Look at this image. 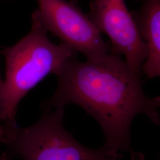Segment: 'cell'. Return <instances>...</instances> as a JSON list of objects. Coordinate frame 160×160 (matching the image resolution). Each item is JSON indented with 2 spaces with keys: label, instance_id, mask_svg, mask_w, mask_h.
I'll return each instance as SVG.
<instances>
[{
  "label": "cell",
  "instance_id": "obj_9",
  "mask_svg": "<svg viewBox=\"0 0 160 160\" xmlns=\"http://www.w3.org/2000/svg\"><path fill=\"white\" fill-rule=\"evenodd\" d=\"M2 86H3V80L1 78V76L0 74V97H1V92H2Z\"/></svg>",
  "mask_w": 160,
  "mask_h": 160
},
{
  "label": "cell",
  "instance_id": "obj_5",
  "mask_svg": "<svg viewBox=\"0 0 160 160\" xmlns=\"http://www.w3.org/2000/svg\"><path fill=\"white\" fill-rule=\"evenodd\" d=\"M90 7L87 16L101 33L109 37L110 53L123 56L133 71L142 73L147 49L125 0H92Z\"/></svg>",
  "mask_w": 160,
  "mask_h": 160
},
{
  "label": "cell",
  "instance_id": "obj_8",
  "mask_svg": "<svg viewBox=\"0 0 160 160\" xmlns=\"http://www.w3.org/2000/svg\"><path fill=\"white\" fill-rule=\"evenodd\" d=\"M12 158L6 152H3L2 154L0 155V160H10Z\"/></svg>",
  "mask_w": 160,
  "mask_h": 160
},
{
  "label": "cell",
  "instance_id": "obj_1",
  "mask_svg": "<svg viewBox=\"0 0 160 160\" xmlns=\"http://www.w3.org/2000/svg\"><path fill=\"white\" fill-rule=\"evenodd\" d=\"M142 73H136L119 55L109 53L97 61L81 62L76 56L58 69L57 89L43 109L65 108L69 104L81 107L95 119L105 138L103 145L110 153L131 155L143 160L131 145V127L138 114H143L160 125V98L143 92Z\"/></svg>",
  "mask_w": 160,
  "mask_h": 160
},
{
  "label": "cell",
  "instance_id": "obj_2",
  "mask_svg": "<svg viewBox=\"0 0 160 160\" xmlns=\"http://www.w3.org/2000/svg\"><path fill=\"white\" fill-rule=\"evenodd\" d=\"M29 33L16 44L6 48V77L0 97V120L6 137L17 128L16 116L23 98L50 74H55L68 59L77 52L62 43L56 44L48 36L36 11Z\"/></svg>",
  "mask_w": 160,
  "mask_h": 160
},
{
  "label": "cell",
  "instance_id": "obj_4",
  "mask_svg": "<svg viewBox=\"0 0 160 160\" xmlns=\"http://www.w3.org/2000/svg\"><path fill=\"white\" fill-rule=\"evenodd\" d=\"M36 12L47 31L57 36L61 43L88 61H97L110 52V43L87 15L78 7L65 0H36Z\"/></svg>",
  "mask_w": 160,
  "mask_h": 160
},
{
  "label": "cell",
  "instance_id": "obj_6",
  "mask_svg": "<svg viewBox=\"0 0 160 160\" xmlns=\"http://www.w3.org/2000/svg\"><path fill=\"white\" fill-rule=\"evenodd\" d=\"M141 1L140 8L131 13L147 49V57L141 72L151 79L160 75V0Z\"/></svg>",
  "mask_w": 160,
  "mask_h": 160
},
{
  "label": "cell",
  "instance_id": "obj_3",
  "mask_svg": "<svg viewBox=\"0 0 160 160\" xmlns=\"http://www.w3.org/2000/svg\"><path fill=\"white\" fill-rule=\"evenodd\" d=\"M43 109L32 126L19 128L4 144L11 158L22 160H120L102 147L87 148L75 139L63 125L64 108Z\"/></svg>",
  "mask_w": 160,
  "mask_h": 160
},
{
  "label": "cell",
  "instance_id": "obj_7",
  "mask_svg": "<svg viewBox=\"0 0 160 160\" xmlns=\"http://www.w3.org/2000/svg\"><path fill=\"white\" fill-rule=\"evenodd\" d=\"M5 138V130L3 126H0V143H3Z\"/></svg>",
  "mask_w": 160,
  "mask_h": 160
},
{
  "label": "cell",
  "instance_id": "obj_10",
  "mask_svg": "<svg viewBox=\"0 0 160 160\" xmlns=\"http://www.w3.org/2000/svg\"><path fill=\"white\" fill-rule=\"evenodd\" d=\"M77 1H78V0H70V2H71L74 4H75L77 2Z\"/></svg>",
  "mask_w": 160,
  "mask_h": 160
}]
</instances>
